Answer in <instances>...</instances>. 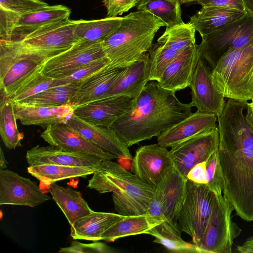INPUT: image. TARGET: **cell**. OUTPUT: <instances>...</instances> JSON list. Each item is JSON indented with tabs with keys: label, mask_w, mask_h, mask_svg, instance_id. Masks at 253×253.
Here are the masks:
<instances>
[{
	"label": "cell",
	"mask_w": 253,
	"mask_h": 253,
	"mask_svg": "<svg viewBox=\"0 0 253 253\" xmlns=\"http://www.w3.org/2000/svg\"><path fill=\"white\" fill-rule=\"evenodd\" d=\"M218 162L223 195L237 215L253 221V130L246 123L229 122L219 129Z\"/></svg>",
	"instance_id": "cell-1"
},
{
	"label": "cell",
	"mask_w": 253,
	"mask_h": 253,
	"mask_svg": "<svg viewBox=\"0 0 253 253\" xmlns=\"http://www.w3.org/2000/svg\"><path fill=\"white\" fill-rule=\"evenodd\" d=\"M192 107L190 103L181 102L175 92L152 81L133 100L130 110L111 127L129 147L158 137L191 114Z\"/></svg>",
	"instance_id": "cell-2"
},
{
	"label": "cell",
	"mask_w": 253,
	"mask_h": 253,
	"mask_svg": "<svg viewBox=\"0 0 253 253\" xmlns=\"http://www.w3.org/2000/svg\"><path fill=\"white\" fill-rule=\"evenodd\" d=\"M165 23L151 13L137 10L123 17L119 26L102 42L108 69L125 68L148 52L155 36Z\"/></svg>",
	"instance_id": "cell-3"
},
{
	"label": "cell",
	"mask_w": 253,
	"mask_h": 253,
	"mask_svg": "<svg viewBox=\"0 0 253 253\" xmlns=\"http://www.w3.org/2000/svg\"><path fill=\"white\" fill-rule=\"evenodd\" d=\"M87 187L100 194L112 192L116 211L125 216L146 213L155 193V188L111 160L102 161Z\"/></svg>",
	"instance_id": "cell-4"
},
{
	"label": "cell",
	"mask_w": 253,
	"mask_h": 253,
	"mask_svg": "<svg viewBox=\"0 0 253 253\" xmlns=\"http://www.w3.org/2000/svg\"><path fill=\"white\" fill-rule=\"evenodd\" d=\"M62 52L31 48L19 41L0 40V99L9 98L41 70L45 60Z\"/></svg>",
	"instance_id": "cell-5"
},
{
	"label": "cell",
	"mask_w": 253,
	"mask_h": 253,
	"mask_svg": "<svg viewBox=\"0 0 253 253\" xmlns=\"http://www.w3.org/2000/svg\"><path fill=\"white\" fill-rule=\"evenodd\" d=\"M218 91L225 98L248 101L253 99V44L230 48L211 71Z\"/></svg>",
	"instance_id": "cell-6"
},
{
	"label": "cell",
	"mask_w": 253,
	"mask_h": 253,
	"mask_svg": "<svg viewBox=\"0 0 253 253\" xmlns=\"http://www.w3.org/2000/svg\"><path fill=\"white\" fill-rule=\"evenodd\" d=\"M220 195L214 193L207 184L196 183L187 179L177 221L181 230L191 237L194 245L204 234L212 208Z\"/></svg>",
	"instance_id": "cell-7"
},
{
	"label": "cell",
	"mask_w": 253,
	"mask_h": 253,
	"mask_svg": "<svg viewBox=\"0 0 253 253\" xmlns=\"http://www.w3.org/2000/svg\"><path fill=\"white\" fill-rule=\"evenodd\" d=\"M253 44V13L247 11L242 18L223 28L202 37L198 44L201 57L212 69L230 48Z\"/></svg>",
	"instance_id": "cell-8"
},
{
	"label": "cell",
	"mask_w": 253,
	"mask_h": 253,
	"mask_svg": "<svg viewBox=\"0 0 253 253\" xmlns=\"http://www.w3.org/2000/svg\"><path fill=\"white\" fill-rule=\"evenodd\" d=\"M234 210L228 199L221 194L214 204L206 230L195 245L199 253H231L233 240L241 228L231 218Z\"/></svg>",
	"instance_id": "cell-9"
},
{
	"label": "cell",
	"mask_w": 253,
	"mask_h": 253,
	"mask_svg": "<svg viewBox=\"0 0 253 253\" xmlns=\"http://www.w3.org/2000/svg\"><path fill=\"white\" fill-rule=\"evenodd\" d=\"M218 145L219 131L216 126L171 147L169 151L173 166L187 179L192 168L207 161L218 150Z\"/></svg>",
	"instance_id": "cell-10"
},
{
	"label": "cell",
	"mask_w": 253,
	"mask_h": 253,
	"mask_svg": "<svg viewBox=\"0 0 253 253\" xmlns=\"http://www.w3.org/2000/svg\"><path fill=\"white\" fill-rule=\"evenodd\" d=\"M105 57L102 42L78 41L67 50L45 60L40 73L50 78H59Z\"/></svg>",
	"instance_id": "cell-11"
},
{
	"label": "cell",
	"mask_w": 253,
	"mask_h": 253,
	"mask_svg": "<svg viewBox=\"0 0 253 253\" xmlns=\"http://www.w3.org/2000/svg\"><path fill=\"white\" fill-rule=\"evenodd\" d=\"M51 198L30 178L9 170H0V205L36 207Z\"/></svg>",
	"instance_id": "cell-12"
},
{
	"label": "cell",
	"mask_w": 253,
	"mask_h": 253,
	"mask_svg": "<svg viewBox=\"0 0 253 253\" xmlns=\"http://www.w3.org/2000/svg\"><path fill=\"white\" fill-rule=\"evenodd\" d=\"M131 161V172L155 188L173 167L169 151L158 143L141 146Z\"/></svg>",
	"instance_id": "cell-13"
},
{
	"label": "cell",
	"mask_w": 253,
	"mask_h": 253,
	"mask_svg": "<svg viewBox=\"0 0 253 253\" xmlns=\"http://www.w3.org/2000/svg\"><path fill=\"white\" fill-rule=\"evenodd\" d=\"M211 69L200 57L189 85L192 107L197 111L219 115L225 105L224 97L218 91L211 78Z\"/></svg>",
	"instance_id": "cell-14"
},
{
	"label": "cell",
	"mask_w": 253,
	"mask_h": 253,
	"mask_svg": "<svg viewBox=\"0 0 253 253\" xmlns=\"http://www.w3.org/2000/svg\"><path fill=\"white\" fill-rule=\"evenodd\" d=\"M76 23L68 18L46 24L19 42L35 49L65 51L79 41L74 33Z\"/></svg>",
	"instance_id": "cell-15"
},
{
	"label": "cell",
	"mask_w": 253,
	"mask_h": 253,
	"mask_svg": "<svg viewBox=\"0 0 253 253\" xmlns=\"http://www.w3.org/2000/svg\"><path fill=\"white\" fill-rule=\"evenodd\" d=\"M40 136L49 145L68 151L85 154L102 160L117 158L87 140L66 123L47 126Z\"/></svg>",
	"instance_id": "cell-16"
},
{
	"label": "cell",
	"mask_w": 253,
	"mask_h": 253,
	"mask_svg": "<svg viewBox=\"0 0 253 253\" xmlns=\"http://www.w3.org/2000/svg\"><path fill=\"white\" fill-rule=\"evenodd\" d=\"M187 179L173 166L155 188L151 203L163 209L166 220L177 225V216L182 206Z\"/></svg>",
	"instance_id": "cell-17"
},
{
	"label": "cell",
	"mask_w": 253,
	"mask_h": 253,
	"mask_svg": "<svg viewBox=\"0 0 253 253\" xmlns=\"http://www.w3.org/2000/svg\"><path fill=\"white\" fill-rule=\"evenodd\" d=\"M66 124L87 140L117 158L132 159L128 147L111 126L94 125L74 114Z\"/></svg>",
	"instance_id": "cell-18"
},
{
	"label": "cell",
	"mask_w": 253,
	"mask_h": 253,
	"mask_svg": "<svg viewBox=\"0 0 253 253\" xmlns=\"http://www.w3.org/2000/svg\"><path fill=\"white\" fill-rule=\"evenodd\" d=\"M133 103L127 96H112L77 107L74 114L94 125L111 126L130 110Z\"/></svg>",
	"instance_id": "cell-19"
},
{
	"label": "cell",
	"mask_w": 253,
	"mask_h": 253,
	"mask_svg": "<svg viewBox=\"0 0 253 253\" xmlns=\"http://www.w3.org/2000/svg\"><path fill=\"white\" fill-rule=\"evenodd\" d=\"M70 14V9L63 5H48L23 14L14 12L10 41H21L46 24L69 18Z\"/></svg>",
	"instance_id": "cell-20"
},
{
	"label": "cell",
	"mask_w": 253,
	"mask_h": 253,
	"mask_svg": "<svg viewBox=\"0 0 253 253\" xmlns=\"http://www.w3.org/2000/svg\"><path fill=\"white\" fill-rule=\"evenodd\" d=\"M200 57L196 43L184 49L168 65L158 82L160 85L175 92L189 86Z\"/></svg>",
	"instance_id": "cell-21"
},
{
	"label": "cell",
	"mask_w": 253,
	"mask_h": 253,
	"mask_svg": "<svg viewBox=\"0 0 253 253\" xmlns=\"http://www.w3.org/2000/svg\"><path fill=\"white\" fill-rule=\"evenodd\" d=\"M29 166L56 164L71 166L98 168L102 160L96 157L65 150L52 146H35L26 152Z\"/></svg>",
	"instance_id": "cell-22"
},
{
	"label": "cell",
	"mask_w": 253,
	"mask_h": 253,
	"mask_svg": "<svg viewBox=\"0 0 253 253\" xmlns=\"http://www.w3.org/2000/svg\"><path fill=\"white\" fill-rule=\"evenodd\" d=\"M214 114L196 111L157 137L158 144L165 148L177 144L216 126Z\"/></svg>",
	"instance_id": "cell-23"
},
{
	"label": "cell",
	"mask_w": 253,
	"mask_h": 253,
	"mask_svg": "<svg viewBox=\"0 0 253 253\" xmlns=\"http://www.w3.org/2000/svg\"><path fill=\"white\" fill-rule=\"evenodd\" d=\"M125 68L107 67L83 81L70 104L75 108L103 99L125 71Z\"/></svg>",
	"instance_id": "cell-24"
},
{
	"label": "cell",
	"mask_w": 253,
	"mask_h": 253,
	"mask_svg": "<svg viewBox=\"0 0 253 253\" xmlns=\"http://www.w3.org/2000/svg\"><path fill=\"white\" fill-rule=\"evenodd\" d=\"M150 65L149 54L147 52L140 60L126 68L104 99L125 95L135 99L150 81Z\"/></svg>",
	"instance_id": "cell-25"
},
{
	"label": "cell",
	"mask_w": 253,
	"mask_h": 253,
	"mask_svg": "<svg viewBox=\"0 0 253 253\" xmlns=\"http://www.w3.org/2000/svg\"><path fill=\"white\" fill-rule=\"evenodd\" d=\"M14 107L16 118L22 125L40 126L45 128L54 124L67 123L74 114L75 109L70 103L53 107L14 103Z\"/></svg>",
	"instance_id": "cell-26"
},
{
	"label": "cell",
	"mask_w": 253,
	"mask_h": 253,
	"mask_svg": "<svg viewBox=\"0 0 253 253\" xmlns=\"http://www.w3.org/2000/svg\"><path fill=\"white\" fill-rule=\"evenodd\" d=\"M247 13L246 10L228 7H202L189 22L202 37L223 28Z\"/></svg>",
	"instance_id": "cell-27"
},
{
	"label": "cell",
	"mask_w": 253,
	"mask_h": 253,
	"mask_svg": "<svg viewBox=\"0 0 253 253\" xmlns=\"http://www.w3.org/2000/svg\"><path fill=\"white\" fill-rule=\"evenodd\" d=\"M125 216L119 213L93 211L71 226L70 236L75 240L101 241L102 234Z\"/></svg>",
	"instance_id": "cell-28"
},
{
	"label": "cell",
	"mask_w": 253,
	"mask_h": 253,
	"mask_svg": "<svg viewBox=\"0 0 253 253\" xmlns=\"http://www.w3.org/2000/svg\"><path fill=\"white\" fill-rule=\"evenodd\" d=\"M49 191L71 226L93 211L80 192L71 187H65L54 183L49 186Z\"/></svg>",
	"instance_id": "cell-29"
},
{
	"label": "cell",
	"mask_w": 253,
	"mask_h": 253,
	"mask_svg": "<svg viewBox=\"0 0 253 253\" xmlns=\"http://www.w3.org/2000/svg\"><path fill=\"white\" fill-rule=\"evenodd\" d=\"M163 221L147 213L125 216L102 234L101 240L114 242L120 238L129 236L147 234L149 230L161 224Z\"/></svg>",
	"instance_id": "cell-30"
},
{
	"label": "cell",
	"mask_w": 253,
	"mask_h": 253,
	"mask_svg": "<svg viewBox=\"0 0 253 253\" xmlns=\"http://www.w3.org/2000/svg\"><path fill=\"white\" fill-rule=\"evenodd\" d=\"M97 168L40 164L29 166L27 171L45 186L60 180L78 177H85L92 174Z\"/></svg>",
	"instance_id": "cell-31"
},
{
	"label": "cell",
	"mask_w": 253,
	"mask_h": 253,
	"mask_svg": "<svg viewBox=\"0 0 253 253\" xmlns=\"http://www.w3.org/2000/svg\"><path fill=\"white\" fill-rule=\"evenodd\" d=\"M147 234L154 237L153 242L162 245L169 252L199 253L195 245L182 238L178 226L166 219L149 230Z\"/></svg>",
	"instance_id": "cell-32"
},
{
	"label": "cell",
	"mask_w": 253,
	"mask_h": 253,
	"mask_svg": "<svg viewBox=\"0 0 253 253\" xmlns=\"http://www.w3.org/2000/svg\"><path fill=\"white\" fill-rule=\"evenodd\" d=\"M123 17L76 20L74 33L79 41L101 42L120 25Z\"/></svg>",
	"instance_id": "cell-33"
},
{
	"label": "cell",
	"mask_w": 253,
	"mask_h": 253,
	"mask_svg": "<svg viewBox=\"0 0 253 253\" xmlns=\"http://www.w3.org/2000/svg\"><path fill=\"white\" fill-rule=\"evenodd\" d=\"M83 81L50 87L17 104L28 106L53 107L70 103Z\"/></svg>",
	"instance_id": "cell-34"
},
{
	"label": "cell",
	"mask_w": 253,
	"mask_h": 253,
	"mask_svg": "<svg viewBox=\"0 0 253 253\" xmlns=\"http://www.w3.org/2000/svg\"><path fill=\"white\" fill-rule=\"evenodd\" d=\"M14 102L9 98L0 99V134L5 147L14 149L21 145L24 135L18 129Z\"/></svg>",
	"instance_id": "cell-35"
},
{
	"label": "cell",
	"mask_w": 253,
	"mask_h": 253,
	"mask_svg": "<svg viewBox=\"0 0 253 253\" xmlns=\"http://www.w3.org/2000/svg\"><path fill=\"white\" fill-rule=\"evenodd\" d=\"M180 0H140L137 10L147 11L163 21L166 27L182 23Z\"/></svg>",
	"instance_id": "cell-36"
},
{
	"label": "cell",
	"mask_w": 253,
	"mask_h": 253,
	"mask_svg": "<svg viewBox=\"0 0 253 253\" xmlns=\"http://www.w3.org/2000/svg\"><path fill=\"white\" fill-rule=\"evenodd\" d=\"M196 30L189 22L166 27L163 34L157 42L171 48L183 51L186 48L195 44Z\"/></svg>",
	"instance_id": "cell-37"
},
{
	"label": "cell",
	"mask_w": 253,
	"mask_h": 253,
	"mask_svg": "<svg viewBox=\"0 0 253 253\" xmlns=\"http://www.w3.org/2000/svg\"><path fill=\"white\" fill-rule=\"evenodd\" d=\"M182 51L158 42L153 44L148 51L151 63L150 81L159 82L168 65Z\"/></svg>",
	"instance_id": "cell-38"
},
{
	"label": "cell",
	"mask_w": 253,
	"mask_h": 253,
	"mask_svg": "<svg viewBox=\"0 0 253 253\" xmlns=\"http://www.w3.org/2000/svg\"><path fill=\"white\" fill-rule=\"evenodd\" d=\"M40 70L28 79L8 98L14 103H19L48 88L58 86L54 79L42 75Z\"/></svg>",
	"instance_id": "cell-39"
},
{
	"label": "cell",
	"mask_w": 253,
	"mask_h": 253,
	"mask_svg": "<svg viewBox=\"0 0 253 253\" xmlns=\"http://www.w3.org/2000/svg\"><path fill=\"white\" fill-rule=\"evenodd\" d=\"M109 63V59L107 57H105L85 65L64 76L54 79L57 85L83 81L105 68H108Z\"/></svg>",
	"instance_id": "cell-40"
},
{
	"label": "cell",
	"mask_w": 253,
	"mask_h": 253,
	"mask_svg": "<svg viewBox=\"0 0 253 253\" xmlns=\"http://www.w3.org/2000/svg\"><path fill=\"white\" fill-rule=\"evenodd\" d=\"M206 177L207 184L214 193L217 195L223 193L224 181L219 165L217 151L207 161Z\"/></svg>",
	"instance_id": "cell-41"
},
{
	"label": "cell",
	"mask_w": 253,
	"mask_h": 253,
	"mask_svg": "<svg viewBox=\"0 0 253 253\" xmlns=\"http://www.w3.org/2000/svg\"><path fill=\"white\" fill-rule=\"evenodd\" d=\"M115 252L113 249L106 244L99 241L85 244L74 241L71 242L69 247L60 248L58 252L62 253H108Z\"/></svg>",
	"instance_id": "cell-42"
},
{
	"label": "cell",
	"mask_w": 253,
	"mask_h": 253,
	"mask_svg": "<svg viewBox=\"0 0 253 253\" xmlns=\"http://www.w3.org/2000/svg\"><path fill=\"white\" fill-rule=\"evenodd\" d=\"M42 0H0V6L18 14H23L45 7Z\"/></svg>",
	"instance_id": "cell-43"
},
{
	"label": "cell",
	"mask_w": 253,
	"mask_h": 253,
	"mask_svg": "<svg viewBox=\"0 0 253 253\" xmlns=\"http://www.w3.org/2000/svg\"><path fill=\"white\" fill-rule=\"evenodd\" d=\"M140 0H103L107 9L106 17H117L136 6Z\"/></svg>",
	"instance_id": "cell-44"
},
{
	"label": "cell",
	"mask_w": 253,
	"mask_h": 253,
	"mask_svg": "<svg viewBox=\"0 0 253 253\" xmlns=\"http://www.w3.org/2000/svg\"><path fill=\"white\" fill-rule=\"evenodd\" d=\"M196 2L202 7H228L246 10L242 0H197Z\"/></svg>",
	"instance_id": "cell-45"
},
{
	"label": "cell",
	"mask_w": 253,
	"mask_h": 253,
	"mask_svg": "<svg viewBox=\"0 0 253 253\" xmlns=\"http://www.w3.org/2000/svg\"><path fill=\"white\" fill-rule=\"evenodd\" d=\"M206 163L202 162L192 167L187 174V179L196 183L207 184Z\"/></svg>",
	"instance_id": "cell-46"
},
{
	"label": "cell",
	"mask_w": 253,
	"mask_h": 253,
	"mask_svg": "<svg viewBox=\"0 0 253 253\" xmlns=\"http://www.w3.org/2000/svg\"><path fill=\"white\" fill-rule=\"evenodd\" d=\"M236 250L239 253H253V236L248 238L242 245L238 246Z\"/></svg>",
	"instance_id": "cell-47"
},
{
	"label": "cell",
	"mask_w": 253,
	"mask_h": 253,
	"mask_svg": "<svg viewBox=\"0 0 253 253\" xmlns=\"http://www.w3.org/2000/svg\"><path fill=\"white\" fill-rule=\"evenodd\" d=\"M250 102L247 103V113L245 119L253 130V99Z\"/></svg>",
	"instance_id": "cell-48"
},
{
	"label": "cell",
	"mask_w": 253,
	"mask_h": 253,
	"mask_svg": "<svg viewBox=\"0 0 253 253\" xmlns=\"http://www.w3.org/2000/svg\"><path fill=\"white\" fill-rule=\"evenodd\" d=\"M7 162L5 159L1 147L0 148V170L5 169L7 168Z\"/></svg>",
	"instance_id": "cell-49"
},
{
	"label": "cell",
	"mask_w": 253,
	"mask_h": 253,
	"mask_svg": "<svg viewBox=\"0 0 253 253\" xmlns=\"http://www.w3.org/2000/svg\"><path fill=\"white\" fill-rule=\"evenodd\" d=\"M246 10L253 13V0H242Z\"/></svg>",
	"instance_id": "cell-50"
},
{
	"label": "cell",
	"mask_w": 253,
	"mask_h": 253,
	"mask_svg": "<svg viewBox=\"0 0 253 253\" xmlns=\"http://www.w3.org/2000/svg\"><path fill=\"white\" fill-rule=\"evenodd\" d=\"M197 0H180V3H187L193 1H196Z\"/></svg>",
	"instance_id": "cell-51"
},
{
	"label": "cell",
	"mask_w": 253,
	"mask_h": 253,
	"mask_svg": "<svg viewBox=\"0 0 253 253\" xmlns=\"http://www.w3.org/2000/svg\"><path fill=\"white\" fill-rule=\"evenodd\" d=\"M172 0V1H177V0Z\"/></svg>",
	"instance_id": "cell-52"
}]
</instances>
